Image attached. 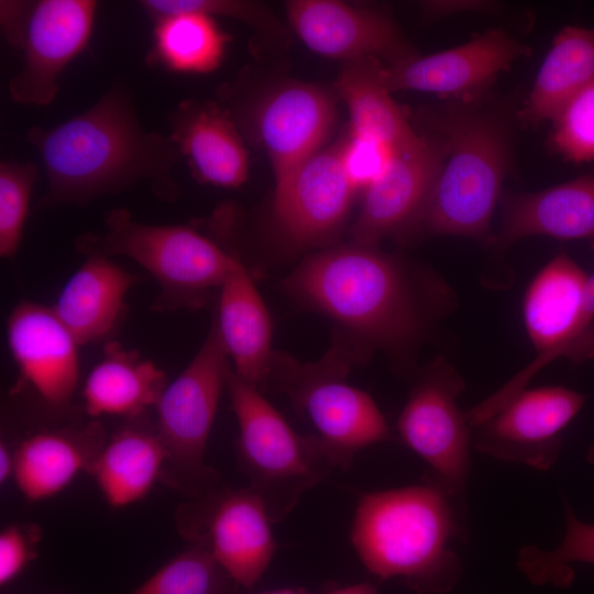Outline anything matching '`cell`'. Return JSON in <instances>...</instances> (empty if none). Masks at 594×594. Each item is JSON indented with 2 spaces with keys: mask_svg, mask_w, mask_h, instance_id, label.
Segmentation results:
<instances>
[{
  "mask_svg": "<svg viewBox=\"0 0 594 594\" xmlns=\"http://www.w3.org/2000/svg\"><path fill=\"white\" fill-rule=\"evenodd\" d=\"M284 287L366 348L397 358H409L457 307L455 293L432 270L353 242L307 256Z\"/></svg>",
  "mask_w": 594,
  "mask_h": 594,
  "instance_id": "cell-1",
  "label": "cell"
},
{
  "mask_svg": "<svg viewBox=\"0 0 594 594\" xmlns=\"http://www.w3.org/2000/svg\"><path fill=\"white\" fill-rule=\"evenodd\" d=\"M26 139L47 176L42 207L86 206L143 182L163 200L178 196L173 170L183 156L168 136L142 127L124 84L54 128H31Z\"/></svg>",
  "mask_w": 594,
  "mask_h": 594,
  "instance_id": "cell-2",
  "label": "cell"
},
{
  "mask_svg": "<svg viewBox=\"0 0 594 594\" xmlns=\"http://www.w3.org/2000/svg\"><path fill=\"white\" fill-rule=\"evenodd\" d=\"M468 537L465 505L429 476L422 483L363 494L351 542L380 580L399 579L417 594H447L462 575L452 546Z\"/></svg>",
  "mask_w": 594,
  "mask_h": 594,
  "instance_id": "cell-3",
  "label": "cell"
},
{
  "mask_svg": "<svg viewBox=\"0 0 594 594\" xmlns=\"http://www.w3.org/2000/svg\"><path fill=\"white\" fill-rule=\"evenodd\" d=\"M432 121L446 142L447 155L421 212L408 230L488 244L492 216L509 164V129L501 116L469 100L440 108Z\"/></svg>",
  "mask_w": 594,
  "mask_h": 594,
  "instance_id": "cell-4",
  "label": "cell"
},
{
  "mask_svg": "<svg viewBox=\"0 0 594 594\" xmlns=\"http://www.w3.org/2000/svg\"><path fill=\"white\" fill-rule=\"evenodd\" d=\"M103 222L102 233L78 237L76 249L86 255H122L142 266L158 285L155 311L200 308L241 263L190 226L143 223L124 208L107 211Z\"/></svg>",
  "mask_w": 594,
  "mask_h": 594,
  "instance_id": "cell-5",
  "label": "cell"
},
{
  "mask_svg": "<svg viewBox=\"0 0 594 594\" xmlns=\"http://www.w3.org/2000/svg\"><path fill=\"white\" fill-rule=\"evenodd\" d=\"M239 426L237 459L271 522H279L300 496L338 468L317 436L297 433L253 384L229 366L226 376Z\"/></svg>",
  "mask_w": 594,
  "mask_h": 594,
  "instance_id": "cell-6",
  "label": "cell"
},
{
  "mask_svg": "<svg viewBox=\"0 0 594 594\" xmlns=\"http://www.w3.org/2000/svg\"><path fill=\"white\" fill-rule=\"evenodd\" d=\"M352 346L339 343L323 360L306 365L275 353L265 385V389L282 392L290 398L343 470L360 450L392 439L373 398L345 382L354 362L349 353Z\"/></svg>",
  "mask_w": 594,
  "mask_h": 594,
  "instance_id": "cell-7",
  "label": "cell"
},
{
  "mask_svg": "<svg viewBox=\"0 0 594 594\" xmlns=\"http://www.w3.org/2000/svg\"><path fill=\"white\" fill-rule=\"evenodd\" d=\"M229 366L213 322L196 355L155 405V429L166 452L161 481L188 498L221 483L219 473L205 463V453Z\"/></svg>",
  "mask_w": 594,
  "mask_h": 594,
  "instance_id": "cell-8",
  "label": "cell"
},
{
  "mask_svg": "<svg viewBox=\"0 0 594 594\" xmlns=\"http://www.w3.org/2000/svg\"><path fill=\"white\" fill-rule=\"evenodd\" d=\"M587 276L566 253H558L532 278L522 299L524 324L537 354L496 392L465 411L473 428L501 410L559 358H594V336L583 332L582 304Z\"/></svg>",
  "mask_w": 594,
  "mask_h": 594,
  "instance_id": "cell-9",
  "label": "cell"
},
{
  "mask_svg": "<svg viewBox=\"0 0 594 594\" xmlns=\"http://www.w3.org/2000/svg\"><path fill=\"white\" fill-rule=\"evenodd\" d=\"M175 521L190 546L206 550L243 591L252 593L276 543L266 508L250 486L220 483L180 504Z\"/></svg>",
  "mask_w": 594,
  "mask_h": 594,
  "instance_id": "cell-10",
  "label": "cell"
},
{
  "mask_svg": "<svg viewBox=\"0 0 594 594\" xmlns=\"http://www.w3.org/2000/svg\"><path fill=\"white\" fill-rule=\"evenodd\" d=\"M465 383L444 358L421 370L397 420L403 441L430 468L429 477L464 504L472 428L458 403ZM465 505V504H464Z\"/></svg>",
  "mask_w": 594,
  "mask_h": 594,
  "instance_id": "cell-11",
  "label": "cell"
},
{
  "mask_svg": "<svg viewBox=\"0 0 594 594\" xmlns=\"http://www.w3.org/2000/svg\"><path fill=\"white\" fill-rule=\"evenodd\" d=\"M586 396L562 386L525 389L496 414L472 428L476 450L506 462L546 471L557 462L563 429Z\"/></svg>",
  "mask_w": 594,
  "mask_h": 594,
  "instance_id": "cell-12",
  "label": "cell"
},
{
  "mask_svg": "<svg viewBox=\"0 0 594 594\" xmlns=\"http://www.w3.org/2000/svg\"><path fill=\"white\" fill-rule=\"evenodd\" d=\"M99 2L96 0L33 1L18 50L21 69L10 79L11 99L47 106L59 90V76L88 45Z\"/></svg>",
  "mask_w": 594,
  "mask_h": 594,
  "instance_id": "cell-13",
  "label": "cell"
},
{
  "mask_svg": "<svg viewBox=\"0 0 594 594\" xmlns=\"http://www.w3.org/2000/svg\"><path fill=\"white\" fill-rule=\"evenodd\" d=\"M275 185V220L295 248L330 240L344 223L356 191L343 165L341 140L316 152Z\"/></svg>",
  "mask_w": 594,
  "mask_h": 594,
  "instance_id": "cell-14",
  "label": "cell"
},
{
  "mask_svg": "<svg viewBox=\"0 0 594 594\" xmlns=\"http://www.w3.org/2000/svg\"><path fill=\"white\" fill-rule=\"evenodd\" d=\"M288 21L311 51L345 63L375 58L386 65L417 56L396 24L384 12L336 0H293Z\"/></svg>",
  "mask_w": 594,
  "mask_h": 594,
  "instance_id": "cell-15",
  "label": "cell"
},
{
  "mask_svg": "<svg viewBox=\"0 0 594 594\" xmlns=\"http://www.w3.org/2000/svg\"><path fill=\"white\" fill-rule=\"evenodd\" d=\"M530 48L505 30L488 29L471 41L436 54L383 65L387 89L417 90L468 100L490 86L496 76Z\"/></svg>",
  "mask_w": 594,
  "mask_h": 594,
  "instance_id": "cell-16",
  "label": "cell"
},
{
  "mask_svg": "<svg viewBox=\"0 0 594 594\" xmlns=\"http://www.w3.org/2000/svg\"><path fill=\"white\" fill-rule=\"evenodd\" d=\"M446 155L442 138L425 136L416 147L394 153L382 174L364 189L349 231L352 242L375 246L385 237L408 230L421 212Z\"/></svg>",
  "mask_w": 594,
  "mask_h": 594,
  "instance_id": "cell-17",
  "label": "cell"
},
{
  "mask_svg": "<svg viewBox=\"0 0 594 594\" xmlns=\"http://www.w3.org/2000/svg\"><path fill=\"white\" fill-rule=\"evenodd\" d=\"M250 118L270 157L276 184L321 150L336 119V105L321 87L292 82L265 95Z\"/></svg>",
  "mask_w": 594,
  "mask_h": 594,
  "instance_id": "cell-18",
  "label": "cell"
},
{
  "mask_svg": "<svg viewBox=\"0 0 594 594\" xmlns=\"http://www.w3.org/2000/svg\"><path fill=\"white\" fill-rule=\"evenodd\" d=\"M7 336L22 378L48 405H67L78 382L79 344L54 309L22 301L9 317Z\"/></svg>",
  "mask_w": 594,
  "mask_h": 594,
  "instance_id": "cell-19",
  "label": "cell"
},
{
  "mask_svg": "<svg viewBox=\"0 0 594 594\" xmlns=\"http://www.w3.org/2000/svg\"><path fill=\"white\" fill-rule=\"evenodd\" d=\"M501 202L502 224L488 242L496 252L532 235L594 245V174L536 193H506Z\"/></svg>",
  "mask_w": 594,
  "mask_h": 594,
  "instance_id": "cell-20",
  "label": "cell"
},
{
  "mask_svg": "<svg viewBox=\"0 0 594 594\" xmlns=\"http://www.w3.org/2000/svg\"><path fill=\"white\" fill-rule=\"evenodd\" d=\"M167 122L168 138L198 182L235 188L246 180L248 151L228 111L212 102L184 100Z\"/></svg>",
  "mask_w": 594,
  "mask_h": 594,
  "instance_id": "cell-21",
  "label": "cell"
},
{
  "mask_svg": "<svg viewBox=\"0 0 594 594\" xmlns=\"http://www.w3.org/2000/svg\"><path fill=\"white\" fill-rule=\"evenodd\" d=\"M100 424L44 428L31 432L14 449L15 484L29 502H41L64 491L89 471L106 443Z\"/></svg>",
  "mask_w": 594,
  "mask_h": 594,
  "instance_id": "cell-22",
  "label": "cell"
},
{
  "mask_svg": "<svg viewBox=\"0 0 594 594\" xmlns=\"http://www.w3.org/2000/svg\"><path fill=\"white\" fill-rule=\"evenodd\" d=\"M215 324L233 371L264 389L273 358L272 321L254 282L242 264L220 287Z\"/></svg>",
  "mask_w": 594,
  "mask_h": 594,
  "instance_id": "cell-23",
  "label": "cell"
},
{
  "mask_svg": "<svg viewBox=\"0 0 594 594\" xmlns=\"http://www.w3.org/2000/svg\"><path fill=\"white\" fill-rule=\"evenodd\" d=\"M139 278L108 256L87 255L53 309L79 345L101 341L118 327L125 311L124 298Z\"/></svg>",
  "mask_w": 594,
  "mask_h": 594,
  "instance_id": "cell-24",
  "label": "cell"
},
{
  "mask_svg": "<svg viewBox=\"0 0 594 594\" xmlns=\"http://www.w3.org/2000/svg\"><path fill=\"white\" fill-rule=\"evenodd\" d=\"M166 385L165 372L152 361L118 342H108L85 382V410L91 417L134 418L157 404Z\"/></svg>",
  "mask_w": 594,
  "mask_h": 594,
  "instance_id": "cell-25",
  "label": "cell"
},
{
  "mask_svg": "<svg viewBox=\"0 0 594 594\" xmlns=\"http://www.w3.org/2000/svg\"><path fill=\"white\" fill-rule=\"evenodd\" d=\"M383 65L375 58L348 62L336 87L349 109V131L384 145L394 154L416 147L424 136L416 134L391 97L382 77Z\"/></svg>",
  "mask_w": 594,
  "mask_h": 594,
  "instance_id": "cell-26",
  "label": "cell"
},
{
  "mask_svg": "<svg viewBox=\"0 0 594 594\" xmlns=\"http://www.w3.org/2000/svg\"><path fill=\"white\" fill-rule=\"evenodd\" d=\"M166 452L155 429L129 425L112 435L88 474L114 508L143 499L161 481Z\"/></svg>",
  "mask_w": 594,
  "mask_h": 594,
  "instance_id": "cell-27",
  "label": "cell"
},
{
  "mask_svg": "<svg viewBox=\"0 0 594 594\" xmlns=\"http://www.w3.org/2000/svg\"><path fill=\"white\" fill-rule=\"evenodd\" d=\"M594 80V29L563 28L553 38L521 117L530 123L554 120L565 103Z\"/></svg>",
  "mask_w": 594,
  "mask_h": 594,
  "instance_id": "cell-28",
  "label": "cell"
},
{
  "mask_svg": "<svg viewBox=\"0 0 594 594\" xmlns=\"http://www.w3.org/2000/svg\"><path fill=\"white\" fill-rule=\"evenodd\" d=\"M154 43L147 61L177 73L206 74L221 63L230 37L213 16L178 13L154 22Z\"/></svg>",
  "mask_w": 594,
  "mask_h": 594,
  "instance_id": "cell-29",
  "label": "cell"
},
{
  "mask_svg": "<svg viewBox=\"0 0 594 594\" xmlns=\"http://www.w3.org/2000/svg\"><path fill=\"white\" fill-rule=\"evenodd\" d=\"M566 530L559 547L553 550L528 544L517 557V566L534 585L569 587L574 572L571 563L594 564V525L579 520L564 499Z\"/></svg>",
  "mask_w": 594,
  "mask_h": 594,
  "instance_id": "cell-30",
  "label": "cell"
},
{
  "mask_svg": "<svg viewBox=\"0 0 594 594\" xmlns=\"http://www.w3.org/2000/svg\"><path fill=\"white\" fill-rule=\"evenodd\" d=\"M241 590L212 556L190 546L129 594H241Z\"/></svg>",
  "mask_w": 594,
  "mask_h": 594,
  "instance_id": "cell-31",
  "label": "cell"
},
{
  "mask_svg": "<svg viewBox=\"0 0 594 594\" xmlns=\"http://www.w3.org/2000/svg\"><path fill=\"white\" fill-rule=\"evenodd\" d=\"M37 167L30 162L0 163V255L12 258L19 251Z\"/></svg>",
  "mask_w": 594,
  "mask_h": 594,
  "instance_id": "cell-32",
  "label": "cell"
},
{
  "mask_svg": "<svg viewBox=\"0 0 594 594\" xmlns=\"http://www.w3.org/2000/svg\"><path fill=\"white\" fill-rule=\"evenodd\" d=\"M139 4L153 22L178 13H202L242 21L266 36L279 37L283 29L268 9L245 0H142Z\"/></svg>",
  "mask_w": 594,
  "mask_h": 594,
  "instance_id": "cell-33",
  "label": "cell"
},
{
  "mask_svg": "<svg viewBox=\"0 0 594 594\" xmlns=\"http://www.w3.org/2000/svg\"><path fill=\"white\" fill-rule=\"evenodd\" d=\"M551 145L566 161L594 160V80L573 96L553 120Z\"/></svg>",
  "mask_w": 594,
  "mask_h": 594,
  "instance_id": "cell-34",
  "label": "cell"
},
{
  "mask_svg": "<svg viewBox=\"0 0 594 594\" xmlns=\"http://www.w3.org/2000/svg\"><path fill=\"white\" fill-rule=\"evenodd\" d=\"M42 529L35 522L13 524L0 534V585L19 576L37 557Z\"/></svg>",
  "mask_w": 594,
  "mask_h": 594,
  "instance_id": "cell-35",
  "label": "cell"
},
{
  "mask_svg": "<svg viewBox=\"0 0 594 594\" xmlns=\"http://www.w3.org/2000/svg\"><path fill=\"white\" fill-rule=\"evenodd\" d=\"M342 161L356 189L363 190L378 177L393 153L384 145L352 134L341 139Z\"/></svg>",
  "mask_w": 594,
  "mask_h": 594,
  "instance_id": "cell-36",
  "label": "cell"
},
{
  "mask_svg": "<svg viewBox=\"0 0 594 594\" xmlns=\"http://www.w3.org/2000/svg\"><path fill=\"white\" fill-rule=\"evenodd\" d=\"M33 1H1V30L7 42L18 47Z\"/></svg>",
  "mask_w": 594,
  "mask_h": 594,
  "instance_id": "cell-37",
  "label": "cell"
},
{
  "mask_svg": "<svg viewBox=\"0 0 594 594\" xmlns=\"http://www.w3.org/2000/svg\"><path fill=\"white\" fill-rule=\"evenodd\" d=\"M431 14H449L459 10L493 11L496 4L477 1H454V2H429L427 6Z\"/></svg>",
  "mask_w": 594,
  "mask_h": 594,
  "instance_id": "cell-38",
  "label": "cell"
},
{
  "mask_svg": "<svg viewBox=\"0 0 594 594\" xmlns=\"http://www.w3.org/2000/svg\"><path fill=\"white\" fill-rule=\"evenodd\" d=\"M581 327L584 333L594 336V273L587 276L584 288Z\"/></svg>",
  "mask_w": 594,
  "mask_h": 594,
  "instance_id": "cell-39",
  "label": "cell"
},
{
  "mask_svg": "<svg viewBox=\"0 0 594 594\" xmlns=\"http://www.w3.org/2000/svg\"><path fill=\"white\" fill-rule=\"evenodd\" d=\"M14 472V449L11 450L8 443L1 440L0 443V483L4 484Z\"/></svg>",
  "mask_w": 594,
  "mask_h": 594,
  "instance_id": "cell-40",
  "label": "cell"
},
{
  "mask_svg": "<svg viewBox=\"0 0 594 594\" xmlns=\"http://www.w3.org/2000/svg\"><path fill=\"white\" fill-rule=\"evenodd\" d=\"M318 594H377V590L370 583H359L344 587H330Z\"/></svg>",
  "mask_w": 594,
  "mask_h": 594,
  "instance_id": "cell-41",
  "label": "cell"
},
{
  "mask_svg": "<svg viewBox=\"0 0 594 594\" xmlns=\"http://www.w3.org/2000/svg\"><path fill=\"white\" fill-rule=\"evenodd\" d=\"M250 594H318V593H311L307 591L306 588L286 587V588H277V590L265 591V592H260V593H250Z\"/></svg>",
  "mask_w": 594,
  "mask_h": 594,
  "instance_id": "cell-42",
  "label": "cell"
},
{
  "mask_svg": "<svg viewBox=\"0 0 594 594\" xmlns=\"http://www.w3.org/2000/svg\"><path fill=\"white\" fill-rule=\"evenodd\" d=\"M588 460L594 463V446L590 449Z\"/></svg>",
  "mask_w": 594,
  "mask_h": 594,
  "instance_id": "cell-43",
  "label": "cell"
}]
</instances>
